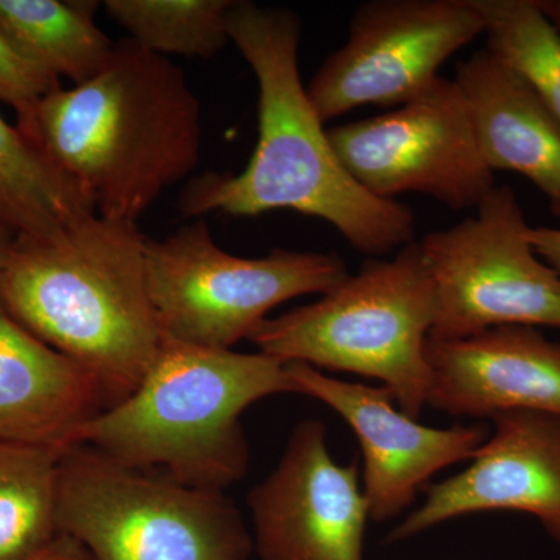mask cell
Masks as SVG:
<instances>
[{"label": "cell", "instance_id": "1", "mask_svg": "<svg viewBox=\"0 0 560 560\" xmlns=\"http://www.w3.org/2000/svg\"><path fill=\"white\" fill-rule=\"evenodd\" d=\"M231 43L259 86V139L237 175L206 172L187 184L180 212L253 217L294 210L327 221L372 259L415 242L416 217L399 201L363 189L331 145L301 80V20L294 11L234 0Z\"/></svg>", "mask_w": 560, "mask_h": 560}, {"label": "cell", "instance_id": "2", "mask_svg": "<svg viewBox=\"0 0 560 560\" xmlns=\"http://www.w3.org/2000/svg\"><path fill=\"white\" fill-rule=\"evenodd\" d=\"M105 219L136 223L201 158V103L183 69L130 38L105 69L58 88L21 130Z\"/></svg>", "mask_w": 560, "mask_h": 560}, {"label": "cell", "instance_id": "3", "mask_svg": "<svg viewBox=\"0 0 560 560\" xmlns=\"http://www.w3.org/2000/svg\"><path fill=\"white\" fill-rule=\"evenodd\" d=\"M145 241L131 221L86 213L50 237H18L0 270L7 311L94 375L105 410L135 393L161 348Z\"/></svg>", "mask_w": 560, "mask_h": 560}, {"label": "cell", "instance_id": "4", "mask_svg": "<svg viewBox=\"0 0 560 560\" xmlns=\"http://www.w3.org/2000/svg\"><path fill=\"white\" fill-rule=\"evenodd\" d=\"M278 394H298L278 359L162 340L135 393L95 416L80 444L179 485L224 492L249 467L243 411Z\"/></svg>", "mask_w": 560, "mask_h": 560}, {"label": "cell", "instance_id": "5", "mask_svg": "<svg viewBox=\"0 0 560 560\" xmlns=\"http://www.w3.org/2000/svg\"><path fill=\"white\" fill-rule=\"evenodd\" d=\"M434 315L433 283L415 241L390 259L364 261L318 301L265 319L249 341L282 363L382 382L399 410L419 419L429 407Z\"/></svg>", "mask_w": 560, "mask_h": 560}, {"label": "cell", "instance_id": "6", "mask_svg": "<svg viewBox=\"0 0 560 560\" xmlns=\"http://www.w3.org/2000/svg\"><path fill=\"white\" fill-rule=\"evenodd\" d=\"M58 534L92 560H249L253 534L224 492L135 469L88 444L58 464Z\"/></svg>", "mask_w": 560, "mask_h": 560}, {"label": "cell", "instance_id": "7", "mask_svg": "<svg viewBox=\"0 0 560 560\" xmlns=\"http://www.w3.org/2000/svg\"><path fill=\"white\" fill-rule=\"evenodd\" d=\"M147 285L162 340L231 349L283 302L324 294L348 278L337 253L276 248L241 257L221 249L202 220L145 241Z\"/></svg>", "mask_w": 560, "mask_h": 560}, {"label": "cell", "instance_id": "8", "mask_svg": "<svg viewBox=\"0 0 560 560\" xmlns=\"http://www.w3.org/2000/svg\"><path fill=\"white\" fill-rule=\"evenodd\" d=\"M529 230L514 189L495 186L477 215L419 242L436 301L430 340L504 326L560 330V275L537 256Z\"/></svg>", "mask_w": 560, "mask_h": 560}, {"label": "cell", "instance_id": "9", "mask_svg": "<svg viewBox=\"0 0 560 560\" xmlns=\"http://www.w3.org/2000/svg\"><path fill=\"white\" fill-rule=\"evenodd\" d=\"M327 132L353 179L381 200L427 195L460 212L477 210L497 186L455 80L440 77L388 113Z\"/></svg>", "mask_w": 560, "mask_h": 560}, {"label": "cell", "instance_id": "10", "mask_svg": "<svg viewBox=\"0 0 560 560\" xmlns=\"http://www.w3.org/2000/svg\"><path fill=\"white\" fill-rule=\"evenodd\" d=\"M485 31L478 0L361 3L346 43L305 86L308 98L324 124L361 106L397 108L429 90L442 65Z\"/></svg>", "mask_w": 560, "mask_h": 560}, {"label": "cell", "instance_id": "11", "mask_svg": "<svg viewBox=\"0 0 560 560\" xmlns=\"http://www.w3.org/2000/svg\"><path fill=\"white\" fill-rule=\"evenodd\" d=\"M246 501L260 560H364L371 515L359 467L335 463L320 420L294 427L278 466Z\"/></svg>", "mask_w": 560, "mask_h": 560}, {"label": "cell", "instance_id": "12", "mask_svg": "<svg viewBox=\"0 0 560 560\" xmlns=\"http://www.w3.org/2000/svg\"><path fill=\"white\" fill-rule=\"evenodd\" d=\"M298 394L323 401L359 438L363 492L371 521L385 523L410 510L438 471L470 459L488 440L485 423L433 429L405 415L385 386L338 381L307 363H285Z\"/></svg>", "mask_w": 560, "mask_h": 560}, {"label": "cell", "instance_id": "13", "mask_svg": "<svg viewBox=\"0 0 560 560\" xmlns=\"http://www.w3.org/2000/svg\"><path fill=\"white\" fill-rule=\"evenodd\" d=\"M455 477L427 488L423 503L389 530L386 541L412 539L442 523L478 512L533 515L560 544V416L504 411Z\"/></svg>", "mask_w": 560, "mask_h": 560}, {"label": "cell", "instance_id": "14", "mask_svg": "<svg viewBox=\"0 0 560 560\" xmlns=\"http://www.w3.org/2000/svg\"><path fill=\"white\" fill-rule=\"evenodd\" d=\"M429 407L456 418L504 411L560 416V342L537 327L504 326L427 342Z\"/></svg>", "mask_w": 560, "mask_h": 560}, {"label": "cell", "instance_id": "15", "mask_svg": "<svg viewBox=\"0 0 560 560\" xmlns=\"http://www.w3.org/2000/svg\"><path fill=\"white\" fill-rule=\"evenodd\" d=\"M102 411L94 375L25 329L0 300V441L62 455Z\"/></svg>", "mask_w": 560, "mask_h": 560}, {"label": "cell", "instance_id": "16", "mask_svg": "<svg viewBox=\"0 0 560 560\" xmlns=\"http://www.w3.org/2000/svg\"><path fill=\"white\" fill-rule=\"evenodd\" d=\"M478 147L490 171L518 173L560 219V124L499 55L478 50L456 65Z\"/></svg>", "mask_w": 560, "mask_h": 560}, {"label": "cell", "instance_id": "17", "mask_svg": "<svg viewBox=\"0 0 560 560\" xmlns=\"http://www.w3.org/2000/svg\"><path fill=\"white\" fill-rule=\"evenodd\" d=\"M91 0H0V33L32 65L77 84L105 69L114 44L95 25Z\"/></svg>", "mask_w": 560, "mask_h": 560}, {"label": "cell", "instance_id": "18", "mask_svg": "<svg viewBox=\"0 0 560 560\" xmlns=\"http://www.w3.org/2000/svg\"><path fill=\"white\" fill-rule=\"evenodd\" d=\"M92 212L83 190L0 116V223L18 237L46 238Z\"/></svg>", "mask_w": 560, "mask_h": 560}, {"label": "cell", "instance_id": "19", "mask_svg": "<svg viewBox=\"0 0 560 560\" xmlns=\"http://www.w3.org/2000/svg\"><path fill=\"white\" fill-rule=\"evenodd\" d=\"M46 448L0 441V560H27L58 536V464Z\"/></svg>", "mask_w": 560, "mask_h": 560}, {"label": "cell", "instance_id": "20", "mask_svg": "<svg viewBox=\"0 0 560 560\" xmlns=\"http://www.w3.org/2000/svg\"><path fill=\"white\" fill-rule=\"evenodd\" d=\"M106 14L143 49L212 58L231 43L228 16L234 0H106Z\"/></svg>", "mask_w": 560, "mask_h": 560}, {"label": "cell", "instance_id": "21", "mask_svg": "<svg viewBox=\"0 0 560 560\" xmlns=\"http://www.w3.org/2000/svg\"><path fill=\"white\" fill-rule=\"evenodd\" d=\"M490 51L508 62L560 124V31L537 0H478Z\"/></svg>", "mask_w": 560, "mask_h": 560}, {"label": "cell", "instance_id": "22", "mask_svg": "<svg viewBox=\"0 0 560 560\" xmlns=\"http://www.w3.org/2000/svg\"><path fill=\"white\" fill-rule=\"evenodd\" d=\"M58 88L60 80L22 58L0 33V102L16 110L20 130L31 125L40 101Z\"/></svg>", "mask_w": 560, "mask_h": 560}, {"label": "cell", "instance_id": "23", "mask_svg": "<svg viewBox=\"0 0 560 560\" xmlns=\"http://www.w3.org/2000/svg\"><path fill=\"white\" fill-rule=\"evenodd\" d=\"M529 242L537 256L560 275V230L559 228L539 226L529 230Z\"/></svg>", "mask_w": 560, "mask_h": 560}, {"label": "cell", "instance_id": "24", "mask_svg": "<svg viewBox=\"0 0 560 560\" xmlns=\"http://www.w3.org/2000/svg\"><path fill=\"white\" fill-rule=\"evenodd\" d=\"M27 560H92V558L79 541L58 534L46 548Z\"/></svg>", "mask_w": 560, "mask_h": 560}, {"label": "cell", "instance_id": "25", "mask_svg": "<svg viewBox=\"0 0 560 560\" xmlns=\"http://www.w3.org/2000/svg\"><path fill=\"white\" fill-rule=\"evenodd\" d=\"M18 234L13 230H10L5 224L0 223V270L9 259L11 249H13L14 243H16Z\"/></svg>", "mask_w": 560, "mask_h": 560}, {"label": "cell", "instance_id": "26", "mask_svg": "<svg viewBox=\"0 0 560 560\" xmlns=\"http://www.w3.org/2000/svg\"><path fill=\"white\" fill-rule=\"evenodd\" d=\"M544 13L547 14L548 20L556 25L560 31V0H537Z\"/></svg>", "mask_w": 560, "mask_h": 560}]
</instances>
